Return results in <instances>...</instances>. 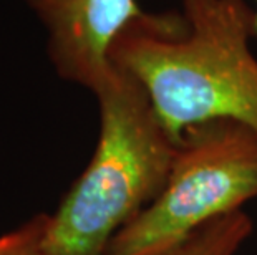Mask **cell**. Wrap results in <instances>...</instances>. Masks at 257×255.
<instances>
[{
	"label": "cell",
	"instance_id": "8992f818",
	"mask_svg": "<svg viewBox=\"0 0 257 255\" xmlns=\"http://www.w3.org/2000/svg\"><path fill=\"white\" fill-rule=\"evenodd\" d=\"M47 217H37L29 225L0 237V255H40V240Z\"/></svg>",
	"mask_w": 257,
	"mask_h": 255
},
{
	"label": "cell",
	"instance_id": "3957f363",
	"mask_svg": "<svg viewBox=\"0 0 257 255\" xmlns=\"http://www.w3.org/2000/svg\"><path fill=\"white\" fill-rule=\"evenodd\" d=\"M257 197V134L231 119L188 128L160 194L123 225L105 255H171Z\"/></svg>",
	"mask_w": 257,
	"mask_h": 255
},
{
	"label": "cell",
	"instance_id": "ba28073f",
	"mask_svg": "<svg viewBox=\"0 0 257 255\" xmlns=\"http://www.w3.org/2000/svg\"><path fill=\"white\" fill-rule=\"evenodd\" d=\"M40 255H43V253H40Z\"/></svg>",
	"mask_w": 257,
	"mask_h": 255
},
{
	"label": "cell",
	"instance_id": "5b68a950",
	"mask_svg": "<svg viewBox=\"0 0 257 255\" xmlns=\"http://www.w3.org/2000/svg\"><path fill=\"white\" fill-rule=\"evenodd\" d=\"M252 232V220L237 210L211 222L171 255H236Z\"/></svg>",
	"mask_w": 257,
	"mask_h": 255
},
{
	"label": "cell",
	"instance_id": "7a4b0ae2",
	"mask_svg": "<svg viewBox=\"0 0 257 255\" xmlns=\"http://www.w3.org/2000/svg\"><path fill=\"white\" fill-rule=\"evenodd\" d=\"M95 96V153L55 215L47 217L43 255H105L113 235L160 194L176 156L178 143L138 80L114 67Z\"/></svg>",
	"mask_w": 257,
	"mask_h": 255
},
{
	"label": "cell",
	"instance_id": "52a82bcc",
	"mask_svg": "<svg viewBox=\"0 0 257 255\" xmlns=\"http://www.w3.org/2000/svg\"><path fill=\"white\" fill-rule=\"evenodd\" d=\"M254 2V27H252V34H254V39H257V0H252Z\"/></svg>",
	"mask_w": 257,
	"mask_h": 255
},
{
	"label": "cell",
	"instance_id": "277c9868",
	"mask_svg": "<svg viewBox=\"0 0 257 255\" xmlns=\"http://www.w3.org/2000/svg\"><path fill=\"white\" fill-rule=\"evenodd\" d=\"M29 5L47 30L57 73L93 93L114 73L111 43L146 14L136 0H29Z\"/></svg>",
	"mask_w": 257,
	"mask_h": 255
},
{
	"label": "cell",
	"instance_id": "6da1fadb",
	"mask_svg": "<svg viewBox=\"0 0 257 255\" xmlns=\"http://www.w3.org/2000/svg\"><path fill=\"white\" fill-rule=\"evenodd\" d=\"M252 27L247 0H183L181 12L131 22L111 43L110 62L140 81L176 143L188 128L219 119L257 134Z\"/></svg>",
	"mask_w": 257,
	"mask_h": 255
}]
</instances>
